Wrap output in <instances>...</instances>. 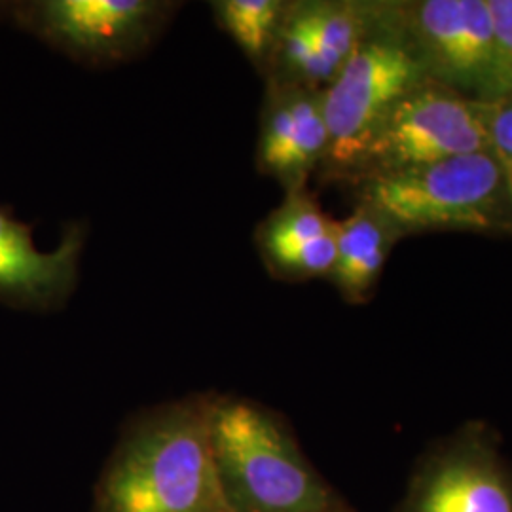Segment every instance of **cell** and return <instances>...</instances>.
<instances>
[{"mask_svg": "<svg viewBox=\"0 0 512 512\" xmlns=\"http://www.w3.org/2000/svg\"><path fill=\"white\" fill-rule=\"evenodd\" d=\"M490 105L425 78L389 112L351 183L494 150Z\"/></svg>", "mask_w": 512, "mask_h": 512, "instance_id": "cell-6", "label": "cell"}, {"mask_svg": "<svg viewBox=\"0 0 512 512\" xmlns=\"http://www.w3.org/2000/svg\"><path fill=\"white\" fill-rule=\"evenodd\" d=\"M488 110V126L492 147L497 158L507 167H512V92L495 99Z\"/></svg>", "mask_w": 512, "mask_h": 512, "instance_id": "cell-16", "label": "cell"}, {"mask_svg": "<svg viewBox=\"0 0 512 512\" xmlns=\"http://www.w3.org/2000/svg\"><path fill=\"white\" fill-rule=\"evenodd\" d=\"M395 512H512V463L499 433L469 420L431 442Z\"/></svg>", "mask_w": 512, "mask_h": 512, "instance_id": "cell-7", "label": "cell"}, {"mask_svg": "<svg viewBox=\"0 0 512 512\" xmlns=\"http://www.w3.org/2000/svg\"><path fill=\"white\" fill-rule=\"evenodd\" d=\"M287 0H215L211 10L220 29L236 42L258 73L266 74L274 54Z\"/></svg>", "mask_w": 512, "mask_h": 512, "instance_id": "cell-14", "label": "cell"}, {"mask_svg": "<svg viewBox=\"0 0 512 512\" xmlns=\"http://www.w3.org/2000/svg\"><path fill=\"white\" fill-rule=\"evenodd\" d=\"M209 393L131 416L93 486L92 512H230L209 437Z\"/></svg>", "mask_w": 512, "mask_h": 512, "instance_id": "cell-1", "label": "cell"}, {"mask_svg": "<svg viewBox=\"0 0 512 512\" xmlns=\"http://www.w3.org/2000/svg\"><path fill=\"white\" fill-rule=\"evenodd\" d=\"M209 437L230 512H334L346 507L266 404L213 393Z\"/></svg>", "mask_w": 512, "mask_h": 512, "instance_id": "cell-2", "label": "cell"}, {"mask_svg": "<svg viewBox=\"0 0 512 512\" xmlns=\"http://www.w3.org/2000/svg\"><path fill=\"white\" fill-rule=\"evenodd\" d=\"M334 512H355V511H353V509H351V507H349V505H346V507H342V509H338V511H334Z\"/></svg>", "mask_w": 512, "mask_h": 512, "instance_id": "cell-17", "label": "cell"}, {"mask_svg": "<svg viewBox=\"0 0 512 512\" xmlns=\"http://www.w3.org/2000/svg\"><path fill=\"white\" fill-rule=\"evenodd\" d=\"M393 8L425 76L488 103L494 73L488 0H393Z\"/></svg>", "mask_w": 512, "mask_h": 512, "instance_id": "cell-8", "label": "cell"}, {"mask_svg": "<svg viewBox=\"0 0 512 512\" xmlns=\"http://www.w3.org/2000/svg\"><path fill=\"white\" fill-rule=\"evenodd\" d=\"M425 78L393 0H378L372 27L323 90L329 126V152L319 169L323 177L351 181L389 112Z\"/></svg>", "mask_w": 512, "mask_h": 512, "instance_id": "cell-4", "label": "cell"}, {"mask_svg": "<svg viewBox=\"0 0 512 512\" xmlns=\"http://www.w3.org/2000/svg\"><path fill=\"white\" fill-rule=\"evenodd\" d=\"M162 0H21L0 2V21L90 67L143 54L175 14Z\"/></svg>", "mask_w": 512, "mask_h": 512, "instance_id": "cell-5", "label": "cell"}, {"mask_svg": "<svg viewBox=\"0 0 512 512\" xmlns=\"http://www.w3.org/2000/svg\"><path fill=\"white\" fill-rule=\"evenodd\" d=\"M376 18V2L296 0L285 21L310 52L325 84L342 71Z\"/></svg>", "mask_w": 512, "mask_h": 512, "instance_id": "cell-12", "label": "cell"}, {"mask_svg": "<svg viewBox=\"0 0 512 512\" xmlns=\"http://www.w3.org/2000/svg\"><path fill=\"white\" fill-rule=\"evenodd\" d=\"M509 179H511V192H512V167L509 169Z\"/></svg>", "mask_w": 512, "mask_h": 512, "instance_id": "cell-18", "label": "cell"}, {"mask_svg": "<svg viewBox=\"0 0 512 512\" xmlns=\"http://www.w3.org/2000/svg\"><path fill=\"white\" fill-rule=\"evenodd\" d=\"M327 152L323 90L266 82L256 145L258 171L289 194L308 188V179L325 164Z\"/></svg>", "mask_w": 512, "mask_h": 512, "instance_id": "cell-9", "label": "cell"}, {"mask_svg": "<svg viewBox=\"0 0 512 512\" xmlns=\"http://www.w3.org/2000/svg\"><path fill=\"white\" fill-rule=\"evenodd\" d=\"M494 25V73L488 103L512 92V0H488Z\"/></svg>", "mask_w": 512, "mask_h": 512, "instance_id": "cell-15", "label": "cell"}, {"mask_svg": "<svg viewBox=\"0 0 512 512\" xmlns=\"http://www.w3.org/2000/svg\"><path fill=\"white\" fill-rule=\"evenodd\" d=\"M355 186L359 202L382 213L401 238L450 230L512 236L511 179L494 150L370 177Z\"/></svg>", "mask_w": 512, "mask_h": 512, "instance_id": "cell-3", "label": "cell"}, {"mask_svg": "<svg viewBox=\"0 0 512 512\" xmlns=\"http://www.w3.org/2000/svg\"><path fill=\"white\" fill-rule=\"evenodd\" d=\"M86 236L82 226H67L59 245L42 251L33 226L0 205V304L12 310L48 313L71 298Z\"/></svg>", "mask_w": 512, "mask_h": 512, "instance_id": "cell-10", "label": "cell"}, {"mask_svg": "<svg viewBox=\"0 0 512 512\" xmlns=\"http://www.w3.org/2000/svg\"><path fill=\"white\" fill-rule=\"evenodd\" d=\"M338 220L323 211L308 188L285 200L256 228V249L275 279L298 283L329 277L336 258Z\"/></svg>", "mask_w": 512, "mask_h": 512, "instance_id": "cell-11", "label": "cell"}, {"mask_svg": "<svg viewBox=\"0 0 512 512\" xmlns=\"http://www.w3.org/2000/svg\"><path fill=\"white\" fill-rule=\"evenodd\" d=\"M401 234L368 203H355L344 220H338L336 258L330 283L349 304H365L378 287L387 256Z\"/></svg>", "mask_w": 512, "mask_h": 512, "instance_id": "cell-13", "label": "cell"}]
</instances>
